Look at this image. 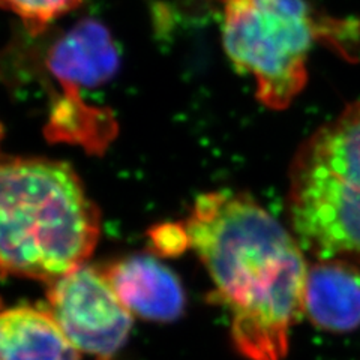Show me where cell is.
I'll return each mask as SVG.
<instances>
[{"label": "cell", "instance_id": "cell-1", "mask_svg": "<svg viewBox=\"0 0 360 360\" xmlns=\"http://www.w3.org/2000/svg\"><path fill=\"white\" fill-rule=\"evenodd\" d=\"M182 224L210 276L213 300L230 314L233 347L248 360H284L303 315L309 266L296 236L236 191L200 195Z\"/></svg>", "mask_w": 360, "mask_h": 360}, {"label": "cell", "instance_id": "cell-2", "mask_svg": "<svg viewBox=\"0 0 360 360\" xmlns=\"http://www.w3.org/2000/svg\"><path fill=\"white\" fill-rule=\"evenodd\" d=\"M99 234V210L70 164L0 158V276L51 284L84 266Z\"/></svg>", "mask_w": 360, "mask_h": 360}, {"label": "cell", "instance_id": "cell-3", "mask_svg": "<svg viewBox=\"0 0 360 360\" xmlns=\"http://www.w3.org/2000/svg\"><path fill=\"white\" fill-rule=\"evenodd\" d=\"M221 35L236 70L255 82V96L285 110L308 84V60L321 44L359 59L360 20L323 13L308 0H221Z\"/></svg>", "mask_w": 360, "mask_h": 360}, {"label": "cell", "instance_id": "cell-4", "mask_svg": "<svg viewBox=\"0 0 360 360\" xmlns=\"http://www.w3.org/2000/svg\"><path fill=\"white\" fill-rule=\"evenodd\" d=\"M287 215L315 260L360 263V99L299 146L288 168Z\"/></svg>", "mask_w": 360, "mask_h": 360}, {"label": "cell", "instance_id": "cell-5", "mask_svg": "<svg viewBox=\"0 0 360 360\" xmlns=\"http://www.w3.org/2000/svg\"><path fill=\"white\" fill-rule=\"evenodd\" d=\"M47 66L62 90L44 129L47 139L103 155L116 137L117 122L110 110L87 104L83 92L107 84L119 71L111 32L95 18L80 20L51 45Z\"/></svg>", "mask_w": 360, "mask_h": 360}, {"label": "cell", "instance_id": "cell-6", "mask_svg": "<svg viewBox=\"0 0 360 360\" xmlns=\"http://www.w3.org/2000/svg\"><path fill=\"white\" fill-rule=\"evenodd\" d=\"M47 308L80 353L112 360L127 342L134 315L103 269L82 266L49 284Z\"/></svg>", "mask_w": 360, "mask_h": 360}, {"label": "cell", "instance_id": "cell-7", "mask_svg": "<svg viewBox=\"0 0 360 360\" xmlns=\"http://www.w3.org/2000/svg\"><path fill=\"white\" fill-rule=\"evenodd\" d=\"M110 285L132 315L150 321H173L185 309L177 275L149 254H135L103 269Z\"/></svg>", "mask_w": 360, "mask_h": 360}, {"label": "cell", "instance_id": "cell-8", "mask_svg": "<svg viewBox=\"0 0 360 360\" xmlns=\"http://www.w3.org/2000/svg\"><path fill=\"white\" fill-rule=\"evenodd\" d=\"M303 315L329 333H348L360 326V267L344 258L315 260L308 266Z\"/></svg>", "mask_w": 360, "mask_h": 360}, {"label": "cell", "instance_id": "cell-9", "mask_svg": "<svg viewBox=\"0 0 360 360\" xmlns=\"http://www.w3.org/2000/svg\"><path fill=\"white\" fill-rule=\"evenodd\" d=\"M0 360H80L47 308L0 299Z\"/></svg>", "mask_w": 360, "mask_h": 360}, {"label": "cell", "instance_id": "cell-10", "mask_svg": "<svg viewBox=\"0 0 360 360\" xmlns=\"http://www.w3.org/2000/svg\"><path fill=\"white\" fill-rule=\"evenodd\" d=\"M83 0H0V8L17 15L33 35L82 5Z\"/></svg>", "mask_w": 360, "mask_h": 360}, {"label": "cell", "instance_id": "cell-11", "mask_svg": "<svg viewBox=\"0 0 360 360\" xmlns=\"http://www.w3.org/2000/svg\"><path fill=\"white\" fill-rule=\"evenodd\" d=\"M150 239L155 252L161 255H176L188 248V236L182 222L164 224L150 233Z\"/></svg>", "mask_w": 360, "mask_h": 360}, {"label": "cell", "instance_id": "cell-12", "mask_svg": "<svg viewBox=\"0 0 360 360\" xmlns=\"http://www.w3.org/2000/svg\"><path fill=\"white\" fill-rule=\"evenodd\" d=\"M4 137V128H2V123H0V141H2Z\"/></svg>", "mask_w": 360, "mask_h": 360}]
</instances>
